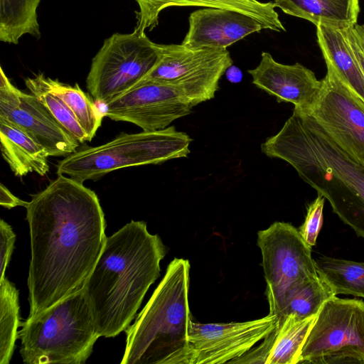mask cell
I'll return each mask as SVG.
<instances>
[{"label": "cell", "mask_w": 364, "mask_h": 364, "mask_svg": "<svg viewBox=\"0 0 364 364\" xmlns=\"http://www.w3.org/2000/svg\"><path fill=\"white\" fill-rule=\"evenodd\" d=\"M31 257L28 318L81 290L104 247L105 220L97 194L65 175L28 203Z\"/></svg>", "instance_id": "1"}, {"label": "cell", "mask_w": 364, "mask_h": 364, "mask_svg": "<svg viewBox=\"0 0 364 364\" xmlns=\"http://www.w3.org/2000/svg\"><path fill=\"white\" fill-rule=\"evenodd\" d=\"M166 253L144 221L132 220L107 237L82 289L100 336L115 337L130 326Z\"/></svg>", "instance_id": "2"}, {"label": "cell", "mask_w": 364, "mask_h": 364, "mask_svg": "<svg viewBox=\"0 0 364 364\" xmlns=\"http://www.w3.org/2000/svg\"><path fill=\"white\" fill-rule=\"evenodd\" d=\"M261 150L289 163L324 196L333 213L364 238V166L350 159L309 114L294 109Z\"/></svg>", "instance_id": "3"}, {"label": "cell", "mask_w": 364, "mask_h": 364, "mask_svg": "<svg viewBox=\"0 0 364 364\" xmlns=\"http://www.w3.org/2000/svg\"><path fill=\"white\" fill-rule=\"evenodd\" d=\"M190 263L174 258L151 298L124 331L122 364H193L188 339Z\"/></svg>", "instance_id": "4"}, {"label": "cell", "mask_w": 364, "mask_h": 364, "mask_svg": "<svg viewBox=\"0 0 364 364\" xmlns=\"http://www.w3.org/2000/svg\"><path fill=\"white\" fill-rule=\"evenodd\" d=\"M20 354L27 364H82L100 336L81 290L21 323Z\"/></svg>", "instance_id": "5"}, {"label": "cell", "mask_w": 364, "mask_h": 364, "mask_svg": "<svg viewBox=\"0 0 364 364\" xmlns=\"http://www.w3.org/2000/svg\"><path fill=\"white\" fill-rule=\"evenodd\" d=\"M191 141L187 134L173 126L122 134L106 144L68 155L58 163L57 173L83 183L117 169L187 157Z\"/></svg>", "instance_id": "6"}, {"label": "cell", "mask_w": 364, "mask_h": 364, "mask_svg": "<svg viewBox=\"0 0 364 364\" xmlns=\"http://www.w3.org/2000/svg\"><path fill=\"white\" fill-rule=\"evenodd\" d=\"M298 363L364 364V301L328 299L316 315Z\"/></svg>", "instance_id": "7"}, {"label": "cell", "mask_w": 364, "mask_h": 364, "mask_svg": "<svg viewBox=\"0 0 364 364\" xmlns=\"http://www.w3.org/2000/svg\"><path fill=\"white\" fill-rule=\"evenodd\" d=\"M157 59L155 43L145 31L134 28L129 33H114L92 58L87 88L95 101L105 105L138 83Z\"/></svg>", "instance_id": "8"}, {"label": "cell", "mask_w": 364, "mask_h": 364, "mask_svg": "<svg viewBox=\"0 0 364 364\" xmlns=\"http://www.w3.org/2000/svg\"><path fill=\"white\" fill-rule=\"evenodd\" d=\"M155 47L157 61L136 84L156 82L170 85L193 107L215 97L220 79L233 63L227 49L156 43Z\"/></svg>", "instance_id": "9"}, {"label": "cell", "mask_w": 364, "mask_h": 364, "mask_svg": "<svg viewBox=\"0 0 364 364\" xmlns=\"http://www.w3.org/2000/svg\"><path fill=\"white\" fill-rule=\"evenodd\" d=\"M267 282L270 315L276 316L286 294L302 282L319 275L311 247L291 224L275 222L257 233Z\"/></svg>", "instance_id": "10"}, {"label": "cell", "mask_w": 364, "mask_h": 364, "mask_svg": "<svg viewBox=\"0 0 364 364\" xmlns=\"http://www.w3.org/2000/svg\"><path fill=\"white\" fill-rule=\"evenodd\" d=\"M319 96L306 113L354 161L364 166V104L327 68Z\"/></svg>", "instance_id": "11"}, {"label": "cell", "mask_w": 364, "mask_h": 364, "mask_svg": "<svg viewBox=\"0 0 364 364\" xmlns=\"http://www.w3.org/2000/svg\"><path fill=\"white\" fill-rule=\"evenodd\" d=\"M0 117L9 121L43 146L50 156L76 151L80 142L34 95L16 87L0 69Z\"/></svg>", "instance_id": "12"}, {"label": "cell", "mask_w": 364, "mask_h": 364, "mask_svg": "<svg viewBox=\"0 0 364 364\" xmlns=\"http://www.w3.org/2000/svg\"><path fill=\"white\" fill-rule=\"evenodd\" d=\"M104 105L105 117L134 124L148 132L168 127L191 114L193 108L176 87L156 82L136 84Z\"/></svg>", "instance_id": "13"}, {"label": "cell", "mask_w": 364, "mask_h": 364, "mask_svg": "<svg viewBox=\"0 0 364 364\" xmlns=\"http://www.w3.org/2000/svg\"><path fill=\"white\" fill-rule=\"evenodd\" d=\"M276 326V317L226 323H191L188 339L193 364L230 363L239 358Z\"/></svg>", "instance_id": "14"}, {"label": "cell", "mask_w": 364, "mask_h": 364, "mask_svg": "<svg viewBox=\"0 0 364 364\" xmlns=\"http://www.w3.org/2000/svg\"><path fill=\"white\" fill-rule=\"evenodd\" d=\"M247 72L258 88L274 96L278 102L292 103L295 109L303 113L313 107L321 92V80L312 70L299 63H278L267 52H262L259 65Z\"/></svg>", "instance_id": "15"}, {"label": "cell", "mask_w": 364, "mask_h": 364, "mask_svg": "<svg viewBox=\"0 0 364 364\" xmlns=\"http://www.w3.org/2000/svg\"><path fill=\"white\" fill-rule=\"evenodd\" d=\"M188 32L181 44L192 48L227 49L253 33L262 25L241 12L223 9L205 8L192 12Z\"/></svg>", "instance_id": "16"}, {"label": "cell", "mask_w": 364, "mask_h": 364, "mask_svg": "<svg viewBox=\"0 0 364 364\" xmlns=\"http://www.w3.org/2000/svg\"><path fill=\"white\" fill-rule=\"evenodd\" d=\"M139 11H136V29L151 31L159 23L160 13L169 7L201 6L234 10L245 14L256 21L263 29L286 31L276 11L274 2L259 0H136Z\"/></svg>", "instance_id": "17"}, {"label": "cell", "mask_w": 364, "mask_h": 364, "mask_svg": "<svg viewBox=\"0 0 364 364\" xmlns=\"http://www.w3.org/2000/svg\"><path fill=\"white\" fill-rule=\"evenodd\" d=\"M316 315L300 318L290 314L283 316L257 348L229 363L297 364Z\"/></svg>", "instance_id": "18"}, {"label": "cell", "mask_w": 364, "mask_h": 364, "mask_svg": "<svg viewBox=\"0 0 364 364\" xmlns=\"http://www.w3.org/2000/svg\"><path fill=\"white\" fill-rule=\"evenodd\" d=\"M348 29L318 24L317 42L326 67L331 68L364 104V75L348 41Z\"/></svg>", "instance_id": "19"}, {"label": "cell", "mask_w": 364, "mask_h": 364, "mask_svg": "<svg viewBox=\"0 0 364 364\" xmlns=\"http://www.w3.org/2000/svg\"><path fill=\"white\" fill-rule=\"evenodd\" d=\"M0 141L3 158L16 176L23 177L31 172L43 176L48 173L50 156L46 149L2 117Z\"/></svg>", "instance_id": "20"}, {"label": "cell", "mask_w": 364, "mask_h": 364, "mask_svg": "<svg viewBox=\"0 0 364 364\" xmlns=\"http://www.w3.org/2000/svg\"><path fill=\"white\" fill-rule=\"evenodd\" d=\"M276 7L284 14L341 28L357 24L360 13L359 0H274Z\"/></svg>", "instance_id": "21"}, {"label": "cell", "mask_w": 364, "mask_h": 364, "mask_svg": "<svg viewBox=\"0 0 364 364\" xmlns=\"http://www.w3.org/2000/svg\"><path fill=\"white\" fill-rule=\"evenodd\" d=\"M26 79L43 90L60 98L72 110L87 134L89 141L92 140L102 124L105 117L104 112L95 105L77 84L71 86L61 82L57 79L53 80L46 77L42 73Z\"/></svg>", "instance_id": "22"}, {"label": "cell", "mask_w": 364, "mask_h": 364, "mask_svg": "<svg viewBox=\"0 0 364 364\" xmlns=\"http://www.w3.org/2000/svg\"><path fill=\"white\" fill-rule=\"evenodd\" d=\"M41 0H0V41L18 44L28 34L41 37L37 9Z\"/></svg>", "instance_id": "23"}, {"label": "cell", "mask_w": 364, "mask_h": 364, "mask_svg": "<svg viewBox=\"0 0 364 364\" xmlns=\"http://www.w3.org/2000/svg\"><path fill=\"white\" fill-rule=\"evenodd\" d=\"M333 296L336 295L331 287L319 274L299 284L286 294L275 316L276 321L290 314L300 318L316 314L323 304Z\"/></svg>", "instance_id": "24"}, {"label": "cell", "mask_w": 364, "mask_h": 364, "mask_svg": "<svg viewBox=\"0 0 364 364\" xmlns=\"http://www.w3.org/2000/svg\"><path fill=\"white\" fill-rule=\"evenodd\" d=\"M319 274L336 296L364 298V262L321 256L315 259Z\"/></svg>", "instance_id": "25"}, {"label": "cell", "mask_w": 364, "mask_h": 364, "mask_svg": "<svg viewBox=\"0 0 364 364\" xmlns=\"http://www.w3.org/2000/svg\"><path fill=\"white\" fill-rule=\"evenodd\" d=\"M18 291L5 277L0 279V364H9L18 338Z\"/></svg>", "instance_id": "26"}, {"label": "cell", "mask_w": 364, "mask_h": 364, "mask_svg": "<svg viewBox=\"0 0 364 364\" xmlns=\"http://www.w3.org/2000/svg\"><path fill=\"white\" fill-rule=\"evenodd\" d=\"M25 84L31 94L36 96L59 122L80 143L89 138L69 107L58 96L54 95L25 79Z\"/></svg>", "instance_id": "27"}, {"label": "cell", "mask_w": 364, "mask_h": 364, "mask_svg": "<svg viewBox=\"0 0 364 364\" xmlns=\"http://www.w3.org/2000/svg\"><path fill=\"white\" fill-rule=\"evenodd\" d=\"M326 199L318 193L316 199L309 205L304 223L298 229L304 241L311 247L314 246L322 227L323 207Z\"/></svg>", "instance_id": "28"}, {"label": "cell", "mask_w": 364, "mask_h": 364, "mask_svg": "<svg viewBox=\"0 0 364 364\" xmlns=\"http://www.w3.org/2000/svg\"><path fill=\"white\" fill-rule=\"evenodd\" d=\"M0 235H1V277L0 279L6 277V270L11 260L13 253L16 235L12 228L3 219L0 222Z\"/></svg>", "instance_id": "29"}, {"label": "cell", "mask_w": 364, "mask_h": 364, "mask_svg": "<svg viewBox=\"0 0 364 364\" xmlns=\"http://www.w3.org/2000/svg\"><path fill=\"white\" fill-rule=\"evenodd\" d=\"M348 37L364 75V24L357 23L348 28Z\"/></svg>", "instance_id": "30"}, {"label": "cell", "mask_w": 364, "mask_h": 364, "mask_svg": "<svg viewBox=\"0 0 364 364\" xmlns=\"http://www.w3.org/2000/svg\"><path fill=\"white\" fill-rule=\"evenodd\" d=\"M27 201L22 200L15 196L4 184L0 185V204L6 208L10 209L16 206L26 207Z\"/></svg>", "instance_id": "31"}, {"label": "cell", "mask_w": 364, "mask_h": 364, "mask_svg": "<svg viewBox=\"0 0 364 364\" xmlns=\"http://www.w3.org/2000/svg\"><path fill=\"white\" fill-rule=\"evenodd\" d=\"M227 80L232 83H238L242 79V73L241 70L232 65L225 71Z\"/></svg>", "instance_id": "32"}]
</instances>
